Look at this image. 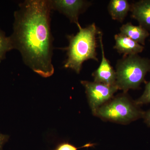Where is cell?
<instances>
[{
  "label": "cell",
  "instance_id": "15",
  "mask_svg": "<svg viewBox=\"0 0 150 150\" xmlns=\"http://www.w3.org/2000/svg\"><path fill=\"white\" fill-rule=\"evenodd\" d=\"M9 137L8 135L2 134L0 132V150H3L4 146L8 142Z\"/></svg>",
  "mask_w": 150,
  "mask_h": 150
},
{
  "label": "cell",
  "instance_id": "6",
  "mask_svg": "<svg viewBox=\"0 0 150 150\" xmlns=\"http://www.w3.org/2000/svg\"><path fill=\"white\" fill-rule=\"evenodd\" d=\"M50 3L52 9L62 13L77 26L79 16L91 5V2L83 0H53Z\"/></svg>",
  "mask_w": 150,
  "mask_h": 150
},
{
  "label": "cell",
  "instance_id": "2",
  "mask_svg": "<svg viewBox=\"0 0 150 150\" xmlns=\"http://www.w3.org/2000/svg\"><path fill=\"white\" fill-rule=\"evenodd\" d=\"M77 26L79 31L76 35L67 36L69 45L66 48L67 59L64 67L79 74L85 61L93 60L98 62L97 36L100 30L94 23L85 28L82 27L80 24Z\"/></svg>",
  "mask_w": 150,
  "mask_h": 150
},
{
  "label": "cell",
  "instance_id": "7",
  "mask_svg": "<svg viewBox=\"0 0 150 150\" xmlns=\"http://www.w3.org/2000/svg\"><path fill=\"white\" fill-rule=\"evenodd\" d=\"M98 38L101 51V60L99 67L92 73L94 81L108 85H116V75L110 62L105 57L104 46L103 43V33L100 30Z\"/></svg>",
  "mask_w": 150,
  "mask_h": 150
},
{
  "label": "cell",
  "instance_id": "14",
  "mask_svg": "<svg viewBox=\"0 0 150 150\" xmlns=\"http://www.w3.org/2000/svg\"><path fill=\"white\" fill-rule=\"evenodd\" d=\"M137 105L150 103V81L146 85L142 95L135 101Z\"/></svg>",
  "mask_w": 150,
  "mask_h": 150
},
{
  "label": "cell",
  "instance_id": "10",
  "mask_svg": "<svg viewBox=\"0 0 150 150\" xmlns=\"http://www.w3.org/2000/svg\"><path fill=\"white\" fill-rule=\"evenodd\" d=\"M120 30V33L143 46L145 45L146 39L150 35L147 30L139 25H134L130 22L123 24Z\"/></svg>",
  "mask_w": 150,
  "mask_h": 150
},
{
  "label": "cell",
  "instance_id": "4",
  "mask_svg": "<svg viewBox=\"0 0 150 150\" xmlns=\"http://www.w3.org/2000/svg\"><path fill=\"white\" fill-rule=\"evenodd\" d=\"M144 112L123 93L100 106L94 115L103 120L124 124L142 118Z\"/></svg>",
  "mask_w": 150,
  "mask_h": 150
},
{
  "label": "cell",
  "instance_id": "9",
  "mask_svg": "<svg viewBox=\"0 0 150 150\" xmlns=\"http://www.w3.org/2000/svg\"><path fill=\"white\" fill-rule=\"evenodd\" d=\"M131 17L150 31V0H141L131 5Z\"/></svg>",
  "mask_w": 150,
  "mask_h": 150
},
{
  "label": "cell",
  "instance_id": "3",
  "mask_svg": "<svg viewBox=\"0 0 150 150\" xmlns=\"http://www.w3.org/2000/svg\"><path fill=\"white\" fill-rule=\"evenodd\" d=\"M116 85L118 89L126 93L130 89H137L145 81L150 72V60L137 55L123 56L115 66Z\"/></svg>",
  "mask_w": 150,
  "mask_h": 150
},
{
  "label": "cell",
  "instance_id": "11",
  "mask_svg": "<svg viewBox=\"0 0 150 150\" xmlns=\"http://www.w3.org/2000/svg\"><path fill=\"white\" fill-rule=\"evenodd\" d=\"M131 5L127 0H111L108 6V11L111 18L122 23L129 11Z\"/></svg>",
  "mask_w": 150,
  "mask_h": 150
},
{
  "label": "cell",
  "instance_id": "13",
  "mask_svg": "<svg viewBox=\"0 0 150 150\" xmlns=\"http://www.w3.org/2000/svg\"><path fill=\"white\" fill-rule=\"evenodd\" d=\"M95 145L96 144L88 143L81 147L77 148L69 142L64 141L57 144L52 150H79L81 148L92 147Z\"/></svg>",
  "mask_w": 150,
  "mask_h": 150
},
{
  "label": "cell",
  "instance_id": "12",
  "mask_svg": "<svg viewBox=\"0 0 150 150\" xmlns=\"http://www.w3.org/2000/svg\"><path fill=\"white\" fill-rule=\"evenodd\" d=\"M13 49L10 36L8 37L0 28V62L5 59L6 54Z\"/></svg>",
  "mask_w": 150,
  "mask_h": 150
},
{
  "label": "cell",
  "instance_id": "16",
  "mask_svg": "<svg viewBox=\"0 0 150 150\" xmlns=\"http://www.w3.org/2000/svg\"><path fill=\"white\" fill-rule=\"evenodd\" d=\"M142 118H144L145 123L150 127V109L144 112Z\"/></svg>",
  "mask_w": 150,
  "mask_h": 150
},
{
  "label": "cell",
  "instance_id": "1",
  "mask_svg": "<svg viewBox=\"0 0 150 150\" xmlns=\"http://www.w3.org/2000/svg\"><path fill=\"white\" fill-rule=\"evenodd\" d=\"M50 1L28 0L15 12L13 32L10 36L25 64L44 78L51 76L52 38L50 29Z\"/></svg>",
  "mask_w": 150,
  "mask_h": 150
},
{
  "label": "cell",
  "instance_id": "5",
  "mask_svg": "<svg viewBox=\"0 0 150 150\" xmlns=\"http://www.w3.org/2000/svg\"><path fill=\"white\" fill-rule=\"evenodd\" d=\"M81 83L85 89L88 101L94 115L98 108L112 99L113 95L119 90L116 85L88 81H81Z\"/></svg>",
  "mask_w": 150,
  "mask_h": 150
},
{
  "label": "cell",
  "instance_id": "8",
  "mask_svg": "<svg viewBox=\"0 0 150 150\" xmlns=\"http://www.w3.org/2000/svg\"><path fill=\"white\" fill-rule=\"evenodd\" d=\"M115 45L113 48L123 56L137 55L142 53L144 47L121 33L114 35Z\"/></svg>",
  "mask_w": 150,
  "mask_h": 150
}]
</instances>
